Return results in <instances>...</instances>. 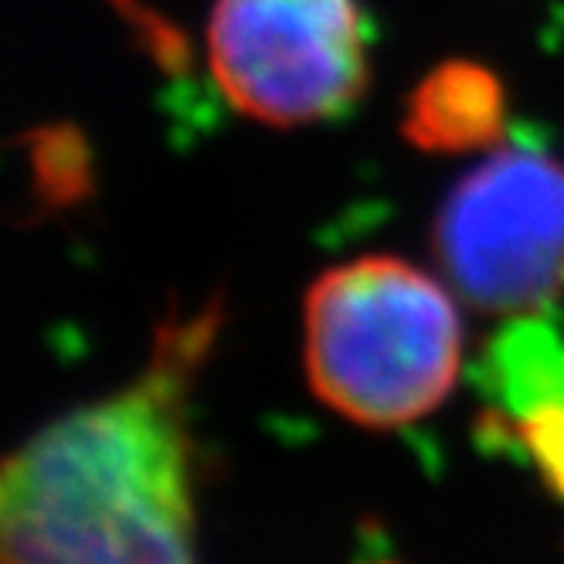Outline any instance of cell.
<instances>
[{
	"mask_svg": "<svg viewBox=\"0 0 564 564\" xmlns=\"http://www.w3.org/2000/svg\"><path fill=\"white\" fill-rule=\"evenodd\" d=\"M218 310L160 327L147 371L14 453L0 479L8 561L140 564L194 557L187 381Z\"/></svg>",
	"mask_w": 564,
	"mask_h": 564,
	"instance_id": "cell-1",
	"label": "cell"
},
{
	"mask_svg": "<svg viewBox=\"0 0 564 564\" xmlns=\"http://www.w3.org/2000/svg\"><path fill=\"white\" fill-rule=\"evenodd\" d=\"M507 96L500 78L476 62H442L405 102L401 133L425 153H473L500 143Z\"/></svg>",
	"mask_w": 564,
	"mask_h": 564,
	"instance_id": "cell-5",
	"label": "cell"
},
{
	"mask_svg": "<svg viewBox=\"0 0 564 564\" xmlns=\"http://www.w3.org/2000/svg\"><path fill=\"white\" fill-rule=\"evenodd\" d=\"M494 375L520 415L564 405V350L541 324H517L494 344Z\"/></svg>",
	"mask_w": 564,
	"mask_h": 564,
	"instance_id": "cell-6",
	"label": "cell"
},
{
	"mask_svg": "<svg viewBox=\"0 0 564 564\" xmlns=\"http://www.w3.org/2000/svg\"><path fill=\"white\" fill-rule=\"evenodd\" d=\"M517 438L534 456L547 487L564 497V405H541L520 415Z\"/></svg>",
	"mask_w": 564,
	"mask_h": 564,
	"instance_id": "cell-8",
	"label": "cell"
},
{
	"mask_svg": "<svg viewBox=\"0 0 564 564\" xmlns=\"http://www.w3.org/2000/svg\"><path fill=\"white\" fill-rule=\"evenodd\" d=\"M435 259L453 290L494 316H531L564 290V164L500 150L442 200Z\"/></svg>",
	"mask_w": 564,
	"mask_h": 564,
	"instance_id": "cell-3",
	"label": "cell"
},
{
	"mask_svg": "<svg viewBox=\"0 0 564 564\" xmlns=\"http://www.w3.org/2000/svg\"><path fill=\"white\" fill-rule=\"evenodd\" d=\"M208 65L225 102L262 127L337 119L368 89L357 0H215Z\"/></svg>",
	"mask_w": 564,
	"mask_h": 564,
	"instance_id": "cell-4",
	"label": "cell"
},
{
	"mask_svg": "<svg viewBox=\"0 0 564 564\" xmlns=\"http://www.w3.org/2000/svg\"><path fill=\"white\" fill-rule=\"evenodd\" d=\"M463 324L438 282L394 256L327 269L303 300L313 394L365 429H401L449 398Z\"/></svg>",
	"mask_w": 564,
	"mask_h": 564,
	"instance_id": "cell-2",
	"label": "cell"
},
{
	"mask_svg": "<svg viewBox=\"0 0 564 564\" xmlns=\"http://www.w3.org/2000/svg\"><path fill=\"white\" fill-rule=\"evenodd\" d=\"M31 160L37 171V191H42L52 205L83 197L89 187V156L83 147V137L75 130H45L31 137Z\"/></svg>",
	"mask_w": 564,
	"mask_h": 564,
	"instance_id": "cell-7",
	"label": "cell"
}]
</instances>
